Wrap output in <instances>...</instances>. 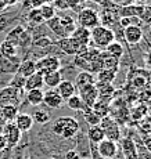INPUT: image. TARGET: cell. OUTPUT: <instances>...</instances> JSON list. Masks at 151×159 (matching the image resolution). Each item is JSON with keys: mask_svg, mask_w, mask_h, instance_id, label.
I'll return each instance as SVG.
<instances>
[{"mask_svg": "<svg viewBox=\"0 0 151 159\" xmlns=\"http://www.w3.org/2000/svg\"><path fill=\"white\" fill-rule=\"evenodd\" d=\"M81 130V125L73 116H58L51 125V131L64 140H72Z\"/></svg>", "mask_w": 151, "mask_h": 159, "instance_id": "cell-1", "label": "cell"}, {"mask_svg": "<svg viewBox=\"0 0 151 159\" xmlns=\"http://www.w3.org/2000/svg\"><path fill=\"white\" fill-rule=\"evenodd\" d=\"M115 39V33L114 30L104 25H97L96 28L90 29V43H93L94 48H106L110 43H112Z\"/></svg>", "mask_w": 151, "mask_h": 159, "instance_id": "cell-2", "label": "cell"}, {"mask_svg": "<svg viewBox=\"0 0 151 159\" xmlns=\"http://www.w3.org/2000/svg\"><path fill=\"white\" fill-rule=\"evenodd\" d=\"M76 24L86 29H93L100 25V14L97 10L90 7H82L76 14Z\"/></svg>", "mask_w": 151, "mask_h": 159, "instance_id": "cell-3", "label": "cell"}, {"mask_svg": "<svg viewBox=\"0 0 151 159\" xmlns=\"http://www.w3.org/2000/svg\"><path fill=\"white\" fill-rule=\"evenodd\" d=\"M36 64V71L40 73H49L54 71H60L63 66V60L58 56H43L39 60L35 61Z\"/></svg>", "mask_w": 151, "mask_h": 159, "instance_id": "cell-4", "label": "cell"}, {"mask_svg": "<svg viewBox=\"0 0 151 159\" xmlns=\"http://www.w3.org/2000/svg\"><path fill=\"white\" fill-rule=\"evenodd\" d=\"M24 97V90H18L11 86H6L0 90V107L2 105H17L20 107Z\"/></svg>", "mask_w": 151, "mask_h": 159, "instance_id": "cell-5", "label": "cell"}, {"mask_svg": "<svg viewBox=\"0 0 151 159\" xmlns=\"http://www.w3.org/2000/svg\"><path fill=\"white\" fill-rule=\"evenodd\" d=\"M100 127L104 131V136L107 140H112V141L118 143L121 140V129H119L118 123L115 122V119L111 118L110 115L101 118Z\"/></svg>", "mask_w": 151, "mask_h": 159, "instance_id": "cell-6", "label": "cell"}, {"mask_svg": "<svg viewBox=\"0 0 151 159\" xmlns=\"http://www.w3.org/2000/svg\"><path fill=\"white\" fill-rule=\"evenodd\" d=\"M2 134L6 139V143H7V149L15 148V147L20 144L21 139H22V133L15 126L14 122H7L4 125V127H3Z\"/></svg>", "mask_w": 151, "mask_h": 159, "instance_id": "cell-7", "label": "cell"}, {"mask_svg": "<svg viewBox=\"0 0 151 159\" xmlns=\"http://www.w3.org/2000/svg\"><path fill=\"white\" fill-rule=\"evenodd\" d=\"M96 151L103 159H114L118 155V151H119L118 143L104 139L103 141L96 145Z\"/></svg>", "mask_w": 151, "mask_h": 159, "instance_id": "cell-8", "label": "cell"}, {"mask_svg": "<svg viewBox=\"0 0 151 159\" xmlns=\"http://www.w3.org/2000/svg\"><path fill=\"white\" fill-rule=\"evenodd\" d=\"M76 94L81 97V100L83 101V104H85V107H89V108H92V107L94 105V102L98 100L97 89L94 86V83L78 89V93Z\"/></svg>", "mask_w": 151, "mask_h": 159, "instance_id": "cell-9", "label": "cell"}, {"mask_svg": "<svg viewBox=\"0 0 151 159\" xmlns=\"http://www.w3.org/2000/svg\"><path fill=\"white\" fill-rule=\"evenodd\" d=\"M122 36H124L125 42L128 44H139L144 38V33L141 26L137 25H130V26H126V28L122 29Z\"/></svg>", "mask_w": 151, "mask_h": 159, "instance_id": "cell-10", "label": "cell"}, {"mask_svg": "<svg viewBox=\"0 0 151 159\" xmlns=\"http://www.w3.org/2000/svg\"><path fill=\"white\" fill-rule=\"evenodd\" d=\"M55 44H57V47L60 48L61 53L65 54V56L75 57L76 54L79 53V50H81V44H79L76 40H73L71 36L64 38V39H60V40H57V43Z\"/></svg>", "mask_w": 151, "mask_h": 159, "instance_id": "cell-11", "label": "cell"}, {"mask_svg": "<svg viewBox=\"0 0 151 159\" xmlns=\"http://www.w3.org/2000/svg\"><path fill=\"white\" fill-rule=\"evenodd\" d=\"M21 61H22L21 57L6 58L0 54V72L4 73V75H15Z\"/></svg>", "mask_w": 151, "mask_h": 159, "instance_id": "cell-12", "label": "cell"}, {"mask_svg": "<svg viewBox=\"0 0 151 159\" xmlns=\"http://www.w3.org/2000/svg\"><path fill=\"white\" fill-rule=\"evenodd\" d=\"M64 104V100L61 98V96L57 93L55 89H49L47 91H45L43 94V105L49 107L50 109H58L61 108Z\"/></svg>", "mask_w": 151, "mask_h": 159, "instance_id": "cell-13", "label": "cell"}, {"mask_svg": "<svg viewBox=\"0 0 151 159\" xmlns=\"http://www.w3.org/2000/svg\"><path fill=\"white\" fill-rule=\"evenodd\" d=\"M55 90H57V93L61 96V98L64 100V102H65L69 97H72L73 94H76L75 84H73V82L69 80V79H63V80L60 82V84L55 87Z\"/></svg>", "mask_w": 151, "mask_h": 159, "instance_id": "cell-14", "label": "cell"}, {"mask_svg": "<svg viewBox=\"0 0 151 159\" xmlns=\"http://www.w3.org/2000/svg\"><path fill=\"white\" fill-rule=\"evenodd\" d=\"M45 87V80H43V73L36 71L35 73L25 79V84H24V91L35 90V89H43Z\"/></svg>", "mask_w": 151, "mask_h": 159, "instance_id": "cell-15", "label": "cell"}, {"mask_svg": "<svg viewBox=\"0 0 151 159\" xmlns=\"http://www.w3.org/2000/svg\"><path fill=\"white\" fill-rule=\"evenodd\" d=\"M15 126L20 129L21 133H26L33 127V119L29 114H25V112H21V114L17 115V118L14 119Z\"/></svg>", "mask_w": 151, "mask_h": 159, "instance_id": "cell-16", "label": "cell"}, {"mask_svg": "<svg viewBox=\"0 0 151 159\" xmlns=\"http://www.w3.org/2000/svg\"><path fill=\"white\" fill-rule=\"evenodd\" d=\"M71 38L78 42L81 46H90V29H86L78 25L75 30L71 33Z\"/></svg>", "mask_w": 151, "mask_h": 159, "instance_id": "cell-17", "label": "cell"}, {"mask_svg": "<svg viewBox=\"0 0 151 159\" xmlns=\"http://www.w3.org/2000/svg\"><path fill=\"white\" fill-rule=\"evenodd\" d=\"M96 83V76L90 72L86 71H81L75 75V79H73V84H75L76 90L81 89L83 86H87V84H93Z\"/></svg>", "mask_w": 151, "mask_h": 159, "instance_id": "cell-18", "label": "cell"}, {"mask_svg": "<svg viewBox=\"0 0 151 159\" xmlns=\"http://www.w3.org/2000/svg\"><path fill=\"white\" fill-rule=\"evenodd\" d=\"M36 72V64H35V60L32 58H25L20 62V66L17 69V75L22 76V78H29L32 73Z\"/></svg>", "mask_w": 151, "mask_h": 159, "instance_id": "cell-19", "label": "cell"}, {"mask_svg": "<svg viewBox=\"0 0 151 159\" xmlns=\"http://www.w3.org/2000/svg\"><path fill=\"white\" fill-rule=\"evenodd\" d=\"M45 24L58 39L68 38V35H67V32H65V29H64V26H63V24H61L60 17H58V15H55L54 18H51L50 21H47V22H45Z\"/></svg>", "mask_w": 151, "mask_h": 159, "instance_id": "cell-20", "label": "cell"}, {"mask_svg": "<svg viewBox=\"0 0 151 159\" xmlns=\"http://www.w3.org/2000/svg\"><path fill=\"white\" fill-rule=\"evenodd\" d=\"M20 20V11H10V13H0V32L13 26L14 22Z\"/></svg>", "mask_w": 151, "mask_h": 159, "instance_id": "cell-21", "label": "cell"}, {"mask_svg": "<svg viewBox=\"0 0 151 159\" xmlns=\"http://www.w3.org/2000/svg\"><path fill=\"white\" fill-rule=\"evenodd\" d=\"M144 6H139V4H130V6H125V7H119L118 8V15L119 18L124 17H140L143 14Z\"/></svg>", "mask_w": 151, "mask_h": 159, "instance_id": "cell-22", "label": "cell"}, {"mask_svg": "<svg viewBox=\"0 0 151 159\" xmlns=\"http://www.w3.org/2000/svg\"><path fill=\"white\" fill-rule=\"evenodd\" d=\"M94 86L97 89V94H98V100H104V101H110L114 96V87L110 83H100L96 82Z\"/></svg>", "mask_w": 151, "mask_h": 159, "instance_id": "cell-23", "label": "cell"}, {"mask_svg": "<svg viewBox=\"0 0 151 159\" xmlns=\"http://www.w3.org/2000/svg\"><path fill=\"white\" fill-rule=\"evenodd\" d=\"M43 89H35V90H29L25 91V98L29 105L32 107H39L43 104Z\"/></svg>", "mask_w": 151, "mask_h": 159, "instance_id": "cell-24", "label": "cell"}, {"mask_svg": "<svg viewBox=\"0 0 151 159\" xmlns=\"http://www.w3.org/2000/svg\"><path fill=\"white\" fill-rule=\"evenodd\" d=\"M101 69H108V71H119V60L111 57L106 51H101Z\"/></svg>", "mask_w": 151, "mask_h": 159, "instance_id": "cell-25", "label": "cell"}, {"mask_svg": "<svg viewBox=\"0 0 151 159\" xmlns=\"http://www.w3.org/2000/svg\"><path fill=\"white\" fill-rule=\"evenodd\" d=\"M104 51H106L107 54H110L111 57L116 58V60H121V58L124 57V54H125V47H124V44H122L121 42L114 40L112 43H110L106 48H104Z\"/></svg>", "mask_w": 151, "mask_h": 159, "instance_id": "cell-26", "label": "cell"}, {"mask_svg": "<svg viewBox=\"0 0 151 159\" xmlns=\"http://www.w3.org/2000/svg\"><path fill=\"white\" fill-rule=\"evenodd\" d=\"M87 139H89V143L93 145H97L98 143H101L106 136H104V131L103 129L98 126H89V130H87Z\"/></svg>", "mask_w": 151, "mask_h": 159, "instance_id": "cell-27", "label": "cell"}, {"mask_svg": "<svg viewBox=\"0 0 151 159\" xmlns=\"http://www.w3.org/2000/svg\"><path fill=\"white\" fill-rule=\"evenodd\" d=\"M63 75L60 71H54V72H49L43 75V80H45V86L50 87V89H55L60 84V82L63 80Z\"/></svg>", "mask_w": 151, "mask_h": 159, "instance_id": "cell-28", "label": "cell"}, {"mask_svg": "<svg viewBox=\"0 0 151 159\" xmlns=\"http://www.w3.org/2000/svg\"><path fill=\"white\" fill-rule=\"evenodd\" d=\"M0 54L6 58H14V57H20L18 56V48L17 46H14L13 43L7 40H3L0 43Z\"/></svg>", "mask_w": 151, "mask_h": 159, "instance_id": "cell-29", "label": "cell"}, {"mask_svg": "<svg viewBox=\"0 0 151 159\" xmlns=\"http://www.w3.org/2000/svg\"><path fill=\"white\" fill-rule=\"evenodd\" d=\"M122 149H124V157L125 159H137V151H136V145L132 140L125 139L122 140Z\"/></svg>", "mask_w": 151, "mask_h": 159, "instance_id": "cell-30", "label": "cell"}, {"mask_svg": "<svg viewBox=\"0 0 151 159\" xmlns=\"http://www.w3.org/2000/svg\"><path fill=\"white\" fill-rule=\"evenodd\" d=\"M25 20L28 21V24H29L32 28H35V26L45 24V21H43L42 14H40V10H39V8H31V10L28 11Z\"/></svg>", "mask_w": 151, "mask_h": 159, "instance_id": "cell-31", "label": "cell"}, {"mask_svg": "<svg viewBox=\"0 0 151 159\" xmlns=\"http://www.w3.org/2000/svg\"><path fill=\"white\" fill-rule=\"evenodd\" d=\"M0 111H2L3 116L7 122H14V119L17 118V115L20 114V107L17 105H2L0 107Z\"/></svg>", "mask_w": 151, "mask_h": 159, "instance_id": "cell-32", "label": "cell"}, {"mask_svg": "<svg viewBox=\"0 0 151 159\" xmlns=\"http://www.w3.org/2000/svg\"><path fill=\"white\" fill-rule=\"evenodd\" d=\"M82 114H83V118H85L86 123H87L89 126H98V125H100L101 116H98L92 108L86 107V108L82 111Z\"/></svg>", "mask_w": 151, "mask_h": 159, "instance_id": "cell-33", "label": "cell"}, {"mask_svg": "<svg viewBox=\"0 0 151 159\" xmlns=\"http://www.w3.org/2000/svg\"><path fill=\"white\" fill-rule=\"evenodd\" d=\"M116 73L115 71H108V69H100L96 73V80L100 82V83H110L112 84V82L115 80L116 78Z\"/></svg>", "mask_w": 151, "mask_h": 159, "instance_id": "cell-34", "label": "cell"}, {"mask_svg": "<svg viewBox=\"0 0 151 159\" xmlns=\"http://www.w3.org/2000/svg\"><path fill=\"white\" fill-rule=\"evenodd\" d=\"M92 109H93L94 112L101 116V118H104V116L108 115L110 112V101H104V100H97L96 102H94V105L92 107Z\"/></svg>", "mask_w": 151, "mask_h": 159, "instance_id": "cell-35", "label": "cell"}, {"mask_svg": "<svg viewBox=\"0 0 151 159\" xmlns=\"http://www.w3.org/2000/svg\"><path fill=\"white\" fill-rule=\"evenodd\" d=\"M67 107H68L69 109H72V111H83V109L86 108L85 104H83V101L81 100V97L78 96V94H73L72 97H69L68 100L65 101Z\"/></svg>", "mask_w": 151, "mask_h": 159, "instance_id": "cell-36", "label": "cell"}, {"mask_svg": "<svg viewBox=\"0 0 151 159\" xmlns=\"http://www.w3.org/2000/svg\"><path fill=\"white\" fill-rule=\"evenodd\" d=\"M40 14H42V18L45 22H47V21H50L51 18H54L55 15H57V10L54 8L53 4H49V3H45V4L42 6L40 8Z\"/></svg>", "mask_w": 151, "mask_h": 159, "instance_id": "cell-37", "label": "cell"}, {"mask_svg": "<svg viewBox=\"0 0 151 159\" xmlns=\"http://www.w3.org/2000/svg\"><path fill=\"white\" fill-rule=\"evenodd\" d=\"M31 116H32L33 122H36V123H39V125H45L50 120V114L46 112L45 109H36Z\"/></svg>", "mask_w": 151, "mask_h": 159, "instance_id": "cell-38", "label": "cell"}, {"mask_svg": "<svg viewBox=\"0 0 151 159\" xmlns=\"http://www.w3.org/2000/svg\"><path fill=\"white\" fill-rule=\"evenodd\" d=\"M24 84H25V78H22V76L15 73V75H13V79L10 80V84H8V86L18 89V90H24Z\"/></svg>", "mask_w": 151, "mask_h": 159, "instance_id": "cell-39", "label": "cell"}, {"mask_svg": "<svg viewBox=\"0 0 151 159\" xmlns=\"http://www.w3.org/2000/svg\"><path fill=\"white\" fill-rule=\"evenodd\" d=\"M45 0H25L24 2V8H40L45 4Z\"/></svg>", "mask_w": 151, "mask_h": 159, "instance_id": "cell-40", "label": "cell"}, {"mask_svg": "<svg viewBox=\"0 0 151 159\" xmlns=\"http://www.w3.org/2000/svg\"><path fill=\"white\" fill-rule=\"evenodd\" d=\"M53 6L55 10H68V4H67L65 0H54Z\"/></svg>", "mask_w": 151, "mask_h": 159, "instance_id": "cell-41", "label": "cell"}, {"mask_svg": "<svg viewBox=\"0 0 151 159\" xmlns=\"http://www.w3.org/2000/svg\"><path fill=\"white\" fill-rule=\"evenodd\" d=\"M134 0H112L114 6H118V7H125V6H130L133 4Z\"/></svg>", "mask_w": 151, "mask_h": 159, "instance_id": "cell-42", "label": "cell"}, {"mask_svg": "<svg viewBox=\"0 0 151 159\" xmlns=\"http://www.w3.org/2000/svg\"><path fill=\"white\" fill-rule=\"evenodd\" d=\"M65 159H81V155H79L75 149H69L65 154Z\"/></svg>", "mask_w": 151, "mask_h": 159, "instance_id": "cell-43", "label": "cell"}, {"mask_svg": "<svg viewBox=\"0 0 151 159\" xmlns=\"http://www.w3.org/2000/svg\"><path fill=\"white\" fill-rule=\"evenodd\" d=\"M7 149V143H6V139L3 137V134L0 133V152H4Z\"/></svg>", "mask_w": 151, "mask_h": 159, "instance_id": "cell-44", "label": "cell"}, {"mask_svg": "<svg viewBox=\"0 0 151 159\" xmlns=\"http://www.w3.org/2000/svg\"><path fill=\"white\" fill-rule=\"evenodd\" d=\"M3 2H4L6 7H14L15 4H18V2H20V0H3Z\"/></svg>", "mask_w": 151, "mask_h": 159, "instance_id": "cell-45", "label": "cell"}, {"mask_svg": "<svg viewBox=\"0 0 151 159\" xmlns=\"http://www.w3.org/2000/svg\"><path fill=\"white\" fill-rule=\"evenodd\" d=\"M6 123H7V120L4 119V116H3L2 111H0V133H2V130H3V127H4Z\"/></svg>", "mask_w": 151, "mask_h": 159, "instance_id": "cell-46", "label": "cell"}, {"mask_svg": "<svg viewBox=\"0 0 151 159\" xmlns=\"http://www.w3.org/2000/svg\"><path fill=\"white\" fill-rule=\"evenodd\" d=\"M6 8V4H4V2H3V0H0V13H2L3 10H4Z\"/></svg>", "mask_w": 151, "mask_h": 159, "instance_id": "cell-47", "label": "cell"}, {"mask_svg": "<svg viewBox=\"0 0 151 159\" xmlns=\"http://www.w3.org/2000/svg\"><path fill=\"white\" fill-rule=\"evenodd\" d=\"M24 159H38V158H35V157H32V155H28V157H25Z\"/></svg>", "mask_w": 151, "mask_h": 159, "instance_id": "cell-48", "label": "cell"}, {"mask_svg": "<svg viewBox=\"0 0 151 159\" xmlns=\"http://www.w3.org/2000/svg\"><path fill=\"white\" fill-rule=\"evenodd\" d=\"M147 115L151 118V107H150V108H147Z\"/></svg>", "mask_w": 151, "mask_h": 159, "instance_id": "cell-49", "label": "cell"}, {"mask_svg": "<svg viewBox=\"0 0 151 159\" xmlns=\"http://www.w3.org/2000/svg\"><path fill=\"white\" fill-rule=\"evenodd\" d=\"M45 2H46V3H49V4H53L54 0H45Z\"/></svg>", "mask_w": 151, "mask_h": 159, "instance_id": "cell-50", "label": "cell"}, {"mask_svg": "<svg viewBox=\"0 0 151 159\" xmlns=\"http://www.w3.org/2000/svg\"><path fill=\"white\" fill-rule=\"evenodd\" d=\"M143 2H151V0H143Z\"/></svg>", "mask_w": 151, "mask_h": 159, "instance_id": "cell-51", "label": "cell"}, {"mask_svg": "<svg viewBox=\"0 0 151 159\" xmlns=\"http://www.w3.org/2000/svg\"><path fill=\"white\" fill-rule=\"evenodd\" d=\"M46 159H54V158H46Z\"/></svg>", "mask_w": 151, "mask_h": 159, "instance_id": "cell-52", "label": "cell"}, {"mask_svg": "<svg viewBox=\"0 0 151 159\" xmlns=\"http://www.w3.org/2000/svg\"><path fill=\"white\" fill-rule=\"evenodd\" d=\"M150 28H151V24H150ZM150 30H151V29H150Z\"/></svg>", "mask_w": 151, "mask_h": 159, "instance_id": "cell-53", "label": "cell"}]
</instances>
